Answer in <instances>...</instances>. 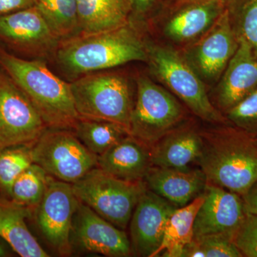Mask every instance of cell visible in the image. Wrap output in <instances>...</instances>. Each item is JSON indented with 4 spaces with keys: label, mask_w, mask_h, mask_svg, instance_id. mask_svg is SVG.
I'll return each mask as SVG.
<instances>
[{
    "label": "cell",
    "mask_w": 257,
    "mask_h": 257,
    "mask_svg": "<svg viewBox=\"0 0 257 257\" xmlns=\"http://www.w3.org/2000/svg\"><path fill=\"white\" fill-rule=\"evenodd\" d=\"M35 6L60 41L80 34L77 0H35Z\"/></svg>",
    "instance_id": "cell-25"
},
{
    "label": "cell",
    "mask_w": 257,
    "mask_h": 257,
    "mask_svg": "<svg viewBox=\"0 0 257 257\" xmlns=\"http://www.w3.org/2000/svg\"></svg>",
    "instance_id": "cell-36"
},
{
    "label": "cell",
    "mask_w": 257,
    "mask_h": 257,
    "mask_svg": "<svg viewBox=\"0 0 257 257\" xmlns=\"http://www.w3.org/2000/svg\"><path fill=\"white\" fill-rule=\"evenodd\" d=\"M146 47L154 72L194 114L210 122H224V118L211 104L204 84L187 62L167 47Z\"/></svg>",
    "instance_id": "cell-8"
},
{
    "label": "cell",
    "mask_w": 257,
    "mask_h": 257,
    "mask_svg": "<svg viewBox=\"0 0 257 257\" xmlns=\"http://www.w3.org/2000/svg\"><path fill=\"white\" fill-rule=\"evenodd\" d=\"M0 64L31 101L47 128L74 130L79 116L70 83L40 60H25L0 50Z\"/></svg>",
    "instance_id": "cell-3"
},
{
    "label": "cell",
    "mask_w": 257,
    "mask_h": 257,
    "mask_svg": "<svg viewBox=\"0 0 257 257\" xmlns=\"http://www.w3.org/2000/svg\"><path fill=\"white\" fill-rule=\"evenodd\" d=\"M32 214L31 208L9 198L0 197V237L19 256H50L29 229L27 220Z\"/></svg>",
    "instance_id": "cell-19"
},
{
    "label": "cell",
    "mask_w": 257,
    "mask_h": 257,
    "mask_svg": "<svg viewBox=\"0 0 257 257\" xmlns=\"http://www.w3.org/2000/svg\"><path fill=\"white\" fill-rule=\"evenodd\" d=\"M70 243L72 254L74 251L109 257L133 254L130 238L124 230L116 227L80 202L74 213Z\"/></svg>",
    "instance_id": "cell-11"
},
{
    "label": "cell",
    "mask_w": 257,
    "mask_h": 257,
    "mask_svg": "<svg viewBox=\"0 0 257 257\" xmlns=\"http://www.w3.org/2000/svg\"><path fill=\"white\" fill-rule=\"evenodd\" d=\"M33 162L47 175L73 184L97 167L98 157L77 138L73 130L47 128L31 146Z\"/></svg>",
    "instance_id": "cell-6"
},
{
    "label": "cell",
    "mask_w": 257,
    "mask_h": 257,
    "mask_svg": "<svg viewBox=\"0 0 257 257\" xmlns=\"http://www.w3.org/2000/svg\"><path fill=\"white\" fill-rule=\"evenodd\" d=\"M176 208L147 187L139 199L128 224L134 254L143 257L156 256L167 221Z\"/></svg>",
    "instance_id": "cell-13"
},
{
    "label": "cell",
    "mask_w": 257,
    "mask_h": 257,
    "mask_svg": "<svg viewBox=\"0 0 257 257\" xmlns=\"http://www.w3.org/2000/svg\"><path fill=\"white\" fill-rule=\"evenodd\" d=\"M70 87L79 116L112 121L130 132L135 101L124 77L114 72H93L74 79Z\"/></svg>",
    "instance_id": "cell-4"
},
{
    "label": "cell",
    "mask_w": 257,
    "mask_h": 257,
    "mask_svg": "<svg viewBox=\"0 0 257 257\" xmlns=\"http://www.w3.org/2000/svg\"><path fill=\"white\" fill-rule=\"evenodd\" d=\"M221 14L218 0H204L172 17L166 25V35L175 41L191 40L210 28Z\"/></svg>",
    "instance_id": "cell-22"
},
{
    "label": "cell",
    "mask_w": 257,
    "mask_h": 257,
    "mask_svg": "<svg viewBox=\"0 0 257 257\" xmlns=\"http://www.w3.org/2000/svg\"><path fill=\"white\" fill-rule=\"evenodd\" d=\"M47 128L26 94L10 77L0 74V150L31 146Z\"/></svg>",
    "instance_id": "cell-10"
},
{
    "label": "cell",
    "mask_w": 257,
    "mask_h": 257,
    "mask_svg": "<svg viewBox=\"0 0 257 257\" xmlns=\"http://www.w3.org/2000/svg\"><path fill=\"white\" fill-rule=\"evenodd\" d=\"M227 111L230 121L257 138V87Z\"/></svg>",
    "instance_id": "cell-29"
},
{
    "label": "cell",
    "mask_w": 257,
    "mask_h": 257,
    "mask_svg": "<svg viewBox=\"0 0 257 257\" xmlns=\"http://www.w3.org/2000/svg\"><path fill=\"white\" fill-rule=\"evenodd\" d=\"M156 0H128L130 8L138 14H143L150 9Z\"/></svg>",
    "instance_id": "cell-34"
},
{
    "label": "cell",
    "mask_w": 257,
    "mask_h": 257,
    "mask_svg": "<svg viewBox=\"0 0 257 257\" xmlns=\"http://www.w3.org/2000/svg\"><path fill=\"white\" fill-rule=\"evenodd\" d=\"M0 37L39 57L55 53L60 42L35 5L0 16Z\"/></svg>",
    "instance_id": "cell-14"
},
{
    "label": "cell",
    "mask_w": 257,
    "mask_h": 257,
    "mask_svg": "<svg viewBox=\"0 0 257 257\" xmlns=\"http://www.w3.org/2000/svg\"><path fill=\"white\" fill-rule=\"evenodd\" d=\"M79 204L72 184L49 175L46 191L35 209V216L42 236L60 256L72 254L71 231Z\"/></svg>",
    "instance_id": "cell-9"
},
{
    "label": "cell",
    "mask_w": 257,
    "mask_h": 257,
    "mask_svg": "<svg viewBox=\"0 0 257 257\" xmlns=\"http://www.w3.org/2000/svg\"><path fill=\"white\" fill-rule=\"evenodd\" d=\"M73 131L81 143L97 157L130 135L127 128L116 123L81 116Z\"/></svg>",
    "instance_id": "cell-24"
},
{
    "label": "cell",
    "mask_w": 257,
    "mask_h": 257,
    "mask_svg": "<svg viewBox=\"0 0 257 257\" xmlns=\"http://www.w3.org/2000/svg\"><path fill=\"white\" fill-rule=\"evenodd\" d=\"M197 163L208 183L242 197L257 179V138L244 130L227 128L201 134Z\"/></svg>",
    "instance_id": "cell-2"
},
{
    "label": "cell",
    "mask_w": 257,
    "mask_h": 257,
    "mask_svg": "<svg viewBox=\"0 0 257 257\" xmlns=\"http://www.w3.org/2000/svg\"><path fill=\"white\" fill-rule=\"evenodd\" d=\"M237 47L229 13L225 11L193 50V60L205 78L215 79L226 69Z\"/></svg>",
    "instance_id": "cell-16"
},
{
    "label": "cell",
    "mask_w": 257,
    "mask_h": 257,
    "mask_svg": "<svg viewBox=\"0 0 257 257\" xmlns=\"http://www.w3.org/2000/svg\"><path fill=\"white\" fill-rule=\"evenodd\" d=\"M202 148V138L195 130H171L151 147L154 167L185 168L197 162Z\"/></svg>",
    "instance_id": "cell-20"
},
{
    "label": "cell",
    "mask_w": 257,
    "mask_h": 257,
    "mask_svg": "<svg viewBox=\"0 0 257 257\" xmlns=\"http://www.w3.org/2000/svg\"><path fill=\"white\" fill-rule=\"evenodd\" d=\"M72 188L79 202L125 230L147 186L144 181L121 180L96 167L72 184Z\"/></svg>",
    "instance_id": "cell-5"
},
{
    "label": "cell",
    "mask_w": 257,
    "mask_h": 257,
    "mask_svg": "<svg viewBox=\"0 0 257 257\" xmlns=\"http://www.w3.org/2000/svg\"><path fill=\"white\" fill-rule=\"evenodd\" d=\"M204 200V192L184 207L176 208L167 221L156 256L182 257L184 247L194 238L196 216Z\"/></svg>",
    "instance_id": "cell-23"
},
{
    "label": "cell",
    "mask_w": 257,
    "mask_h": 257,
    "mask_svg": "<svg viewBox=\"0 0 257 257\" xmlns=\"http://www.w3.org/2000/svg\"><path fill=\"white\" fill-rule=\"evenodd\" d=\"M234 242L242 256L257 257V215L246 212Z\"/></svg>",
    "instance_id": "cell-30"
},
{
    "label": "cell",
    "mask_w": 257,
    "mask_h": 257,
    "mask_svg": "<svg viewBox=\"0 0 257 257\" xmlns=\"http://www.w3.org/2000/svg\"><path fill=\"white\" fill-rule=\"evenodd\" d=\"M219 88V102L229 110L257 87V56L239 37L238 47L226 67Z\"/></svg>",
    "instance_id": "cell-17"
},
{
    "label": "cell",
    "mask_w": 257,
    "mask_h": 257,
    "mask_svg": "<svg viewBox=\"0 0 257 257\" xmlns=\"http://www.w3.org/2000/svg\"><path fill=\"white\" fill-rule=\"evenodd\" d=\"M55 55L60 68L75 79L128 62L148 60L147 47L127 25L62 40Z\"/></svg>",
    "instance_id": "cell-1"
},
{
    "label": "cell",
    "mask_w": 257,
    "mask_h": 257,
    "mask_svg": "<svg viewBox=\"0 0 257 257\" xmlns=\"http://www.w3.org/2000/svg\"><path fill=\"white\" fill-rule=\"evenodd\" d=\"M240 37L257 56V0H245L240 15Z\"/></svg>",
    "instance_id": "cell-31"
},
{
    "label": "cell",
    "mask_w": 257,
    "mask_h": 257,
    "mask_svg": "<svg viewBox=\"0 0 257 257\" xmlns=\"http://www.w3.org/2000/svg\"><path fill=\"white\" fill-rule=\"evenodd\" d=\"M79 31L93 34L127 25L128 0H77Z\"/></svg>",
    "instance_id": "cell-21"
},
{
    "label": "cell",
    "mask_w": 257,
    "mask_h": 257,
    "mask_svg": "<svg viewBox=\"0 0 257 257\" xmlns=\"http://www.w3.org/2000/svg\"><path fill=\"white\" fill-rule=\"evenodd\" d=\"M151 167V147L131 135L98 157L97 167L128 182L144 181Z\"/></svg>",
    "instance_id": "cell-18"
},
{
    "label": "cell",
    "mask_w": 257,
    "mask_h": 257,
    "mask_svg": "<svg viewBox=\"0 0 257 257\" xmlns=\"http://www.w3.org/2000/svg\"><path fill=\"white\" fill-rule=\"evenodd\" d=\"M204 194L194 221V238L220 235L234 240L246 214L242 198L208 182Z\"/></svg>",
    "instance_id": "cell-12"
},
{
    "label": "cell",
    "mask_w": 257,
    "mask_h": 257,
    "mask_svg": "<svg viewBox=\"0 0 257 257\" xmlns=\"http://www.w3.org/2000/svg\"><path fill=\"white\" fill-rule=\"evenodd\" d=\"M35 0H0V16L35 6Z\"/></svg>",
    "instance_id": "cell-32"
},
{
    "label": "cell",
    "mask_w": 257,
    "mask_h": 257,
    "mask_svg": "<svg viewBox=\"0 0 257 257\" xmlns=\"http://www.w3.org/2000/svg\"><path fill=\"white\" fill-rule=\"evenodd\" d=\"M241 198L246 212L257 215V179Z\"/></svg>",
    "instance_id": "cell-33"
},
{
    "label": "cell",
    "mask_w": 257,
    "mask_h": 257,
    "mask_svg": "<svg viewBox=\"0 0 257 257\" xmlns=\"http://www.w3.org/2000/svg\"><path fill=\"white\" fill-rule=\"evenodd\" d=\"M182 257H243L234 240L220 235L194 238L184 247Z\"/></svg>",
    "instance_id": "cell-28"
},
{
    "label": "cell",
    "mask_w": 257,
    "mask_h": 257,
    "mask_svg": "<svg viewBox=\"0 0 257 257\" xmlns=\"http://www.w3.org/2000/svg\"><path fill=\"white\" fill-rule=\"evenodd\" d=\"M147 188L176 207H182L202 194L207 186L201 169L164 168L152 166L145 179Z\"/></svg>",
    "instance_id": "cell-15"
},
{
    "label": "cell",
    "mask_w": 257,
    "mask_h": 257,
    "mask_svg": "<svg viewBox=\"0 0 257 257\" xmlns=\"http://www.w3.org/2000/svg\"><path fill=\"white\" fill-rule=\"evenodd\" d=\"M31 146L18 145L0 150V191L7 198L16 179L34 163Z\"/></svg>",
    "instance_id": "cell-27"
},
{
    "label": "cell",
    "mask_w": 257,
    "mask_h": 257,
    "mask_svg": "<svg viewBox=\"0 0 257 257\" xmlns=\"http://www.w3.org/2000/svg\"><path fill=\"white\" fill-rule=\"evenodd\" d=\"M13 251L9 244L0 237V257L12 256Z\"/></svg>",
    "instance_id": "cell-35"
},
{
    "label": "cell",
    "mask_w": 257,
    "mask_h": 257,
    "mask_svg": "<svg viewBox=\"0 0 257 257\" xmlns=\"http://www.w3.org/2000/svg\"><path fill=\"white\" fill-rule=\"evenodd\" d=\"M182 118V106L172 94L147 77L138 79L130 121L132 136L152 147Z\"/></svg>",
    "instance_id": "cell-7"
},
{
    "label": "cell",
    "mask_w": 257,
    "mask_h": 257,
    "mask_svg": "<svg viewBox=\"0 0 257 257\" xmlns=\"http://www.w3.org/2000/svg\"><path fill=\"white\" fill-rule=\"evenodd\" d=\"M48 178L41 167L32 164L13 184L9 199L35 210L46 191Z\"/></svg>",
    "instance_id": "cell-26"
}]
</instances>
